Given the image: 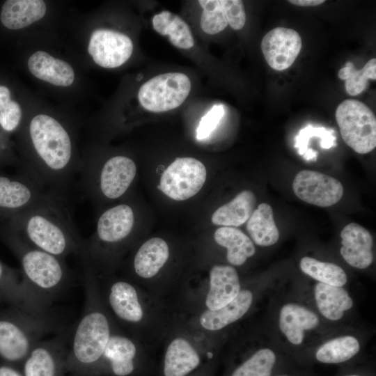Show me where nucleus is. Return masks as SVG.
Segmentation results:
<instances>
[{"label": "nucleus", "mask_w": 376, "mask_h": 376, "mask_svg": "<svg viewBox=\"0 0 376 376\" xmlns=\"http://www.w3.org/2000/svg\"><path fill=\"white\" fill-rule=\"evenodd\" d=\"M347 376H359V375H347Z\"/></svg>", "instance_id": "obj_44"}, {"label": "nucleus", "mask_w": 376, "mask_h": 376, "mask_svg": "<svg viewBox=\"0 0 376 376\" xmlns=\"http://www.w3.org/2000/svg\"><path fill=\"white\" fill-rule=\"evenodd\" d=\"M256 203L254 193L249 189L244 190L230 202L217 208L211 217V221L217 226H240L247 221Z\"/></svg>", "instance_id": "obj_25"}, {"label": "nucleus", "mask_w": 376, "mask_h": 376, "mask_svg": "<svg viewBox=\"0 0 376 376\" xmlns=\"http://www.w3.org/2000/svg\"><path fill=\"white\" fill-rule=\"evenodd\" d=\"M228 24L234 30L241 29L246 22V13L242 1L222 0Z\"/></svg>", "instance_id": "obj_40"}, {"label": "nucleus", "mask_w": 376, "mask_h": 376, "mask_svg": "<svg viewBox=\"0 0 376 376\" xmlns=\"http://www.w3.org/2000/svg\"><path fill=\"white\" fill-rule=\"evenodd\" d=\"M0 300L10 307L36 315H49V305L34 292L24 279L21 270L12 268L1 260Z\"/></svg>", "instance_id": "obj_12"}, {"label": "nucleus", "mask_w": 376, "mask_h": 376, "mask_svg": "<svg viewBox=\"0 0 376 376\" xmlns=\"http://www.w3.org/2000/svg\"><path fill=\"white\" fill-rule=\"evenodd\" d=\"M0 239L17 258L28 285L50 306L71 279L65 260L29 244L3 226H0Z\"/></svg>", "instance_id": "obj_4"}, {"label": "nucleus", "mask_w": 376, "mask_h": 376, "mask_svg": "<svg viewBox=\"0 0 376 376\" xmlns=\"http://www.w3.org/2000/svg\"><path fill=\"white\" fill-rule=\"evenodd\" d=\"M246 228L252 240L258 246L273 245L279 238L272 207L265 203L259 204L254 209L246 221Z\"/></svg>", "instance_id": "obj_29"}, {"label": "nucleus", "mask_w": 376, "mask_h": 376, "mask_svg": "<svg viewBox=\"0 0 376 376\" xmlns=\"http://www.w3.org/2000/svg\"><path fill=\"white\" fill-rule=\"evenodd\" d=\"M0 226L62 259L72 253L81 256L84 240L73 222L68 196L46 190L40 200Z\"/></svg>", "instance_id": "obj_2"}, {"label": "nucleus", "mask_w": 376, "mask_h": 376, "mask_svg": "<svg viewBox=\"0 0 376 376\" xmlns=\"http://www.w3.org/2000/svg\"><path fill=\"white\" fill-rule=\"evenodd\" d=\"M200 363L194 347L185 339L176 338L169 345L164 358V376H185Z\"/></svg>", "instance_id": "obj_28"}, {"label": "nucleus", "mask_w": 376, "mask_h": 376, "mask_svg": "<svg viewBox=\"0 0 376 376\" xmlns=\"http://www.w3.org/2000/svg\"><path fill=\"white\" fill-rule=\"evenodd\" d=\"M318 324V315L304 306L288 304L281 309L280 329L288 340L294 345L302 343L304 331L313 329Z\"/></svg>", "instance_id": "obj_21"}, {"label": "nucleus", "mask_w": 376, "mask_h": 376, "mask_svg": "<svg viewBox=\"0 0 376 376\" xmlns=\"http://www.w3.org/2000/svg\"><path fill=\"white\" fill-rule=\"evenodd\" d=\"M253 295L248 290L240 291L230 302L217 310H207L200 317L201 326L207 330H219L241 318L250 308Z\"/></svg>", "instance_id": "obj_23"}, {"label": "nucleus", "mask_w": 376, "mask_h": 376, "mask_svg": "<svg viewBox=\"0 0 376 376\" xmlns=\"http://www.w3.org/2000/svg\"><path fill=\"white\" fill-rule=\"evenodd\" d=\"M55 329L49 315H36L15 307L0 311V359L10 363L23 361Z\"/></svg>", "instance_id": "obj_6"}, {"label": "nucleus", "mask_w": 376, "mask_h": 376, "mask_svg": "<svg viewBox=\"0 0 376 376\" xmlns=\"http://www.w3.org/2000/svg\"><path fill=\"white\" fill-rule=\"evenodd\" d=\"M292 189L300 200L322 207L337 203L344 192L339 180L311 170H302L297 173L292 182Z\"/></svg>", "instance_id": "obj_13"}, {"label": "nucleus", "mask_w": 376, "mask_h": 376, "mask_svg": "<svg viewBox=\"0 0 376 376\" xmlns=\"http://www.w3.org/2000/svg\"><path fill=\"white\" fill-rule=\"evenodd\" d=\"M22 158L18 172L51 190L68 196L70 182L79 173L72 135L56 118L38 113L22 132Z\"/></svg>", "instance_id": "obj_1"}, {"label": "nucleus", "mask_w": 376, "mask_h": 376, "mask_svg": "<svg viewBox=\"0 0 376 376\" xmlns=\"http://www.w3.org/2000/svg\"><path fill=\"white\" fill-rule=\"evenodd\" d=\"M136 347L132 340L119 334H111L102 359H105L116 376H127L134 370Z\"/></svg>", "instance_id": "obj_26"}, {"label": "nucleus", "mask_w": 376, "mask_h": 376, "mask_svg": "<svg viewBox=\"0 0 376 376\" xmlns=\"http://www.w3.org/2000/svg\"><path fill=\"white\" fill-rule=\"evenodd\" d=\"M240 291L236 269L228 265H214L210 272V289L206 305L210 310H217L234 299Z\"/></svg>", "instance_id": "obj_19"}, {"label": "nucleus", "mask_w": 376, "mask_h": 376, "mask_svg": "<svg viewBox=\"0 0 376 376\" xmlns=\"http://www.w3.org/2000/svg\"><path fill=\"white\" fill-rule=\"evenodd\" d=\"M46 12L42 0H7L0 10V23L8 30H20L43 18Z\"/></svg>", "instance_id": "obj_20"}, {"label": "nucleus", "mask_w": 376, "mask_h": 376, "mask_svg": "<svg viewBox=\"0 0 376 376\" xmlns=\"http://www.w3.org/2000/svg\"><path fill=\"white\" fill-rule=\"evenodd\" d=\"M338 76L345 80L347 93L352 96L357 95L368 87V79H376V59L371 58L360 70H356L352 62H347L339 70Z\"/></svg>", "instance_id": "obj_35"}, {"label": "nucleus", "mask_w": 376, "mask_h": 376, "mask_svg": "<svg viewBox=\"0 0 376 376\" xmlns=\"http://www.w3.org/2000/svg\"><path fill=\"white\" fill-rule=\"evenodd\" d=\"M134 224V209L127 203L104 210L97 217L94 234L84 241L80 256L81 262L95 258L106 245L117 244L127 240L132 233Z\"/></svg>", "instance_id": "obj_8"}, {"label": "nucleus", "mask_w": 376, "mask_h": 376, "mask_svg": "<svg viewBox=\"0 0 376 376\" xmlns=\"http://www.w3.org/2000/svg\"><path fill=\"white\" fill-rule=\"evenodd\" d=\"M224 113L222 104H214L201 119L196 130L197 139L203 140L208 137L218 125Z\"/></svg>", "instance_id": "obj_39"}, {"label": "nucleus", "mask_w": 376, "mask_h": 376, "mask_svg": "<svg viewBox=\"0 0 376 376\" xmlns=\"http://www.w3.org/2000/svg\"><path fill=\"white\" fill-rule=\"evenodd\" d=\"M69 333L60 331L38 342L23 361L24 376H58L61 359L67 356Z\"/></svg>", "instance_id": "obj_15"}, {"label": "nucleus", "mask_w": 376, "mask_h": 376, "mask_svg": "<svg viewBox=\"0 0 376 376\" xmlns=\"http://www.w3.org/2000/svg\"><path fill=\"white\" fill-rule=\"evenodd\" d=\"M340 253L350 265L366 269L373 261V239L370 232L357 223H350L340 232Z\"/></svg>", "instance_id": "obj_17"}, {"label": "nucleus", "mask_w": 376, "mask_h": 376, "mask_svg": "<svg viewBox=\"0 0 376 376\" xmlns=\"http://www.w3.org/2000/svg\"><path fill=\"white\" fill-rule=\"evenodd\" d=\"M325 1L324 0H290V2L292 4L299 6H317L323 3Z\"/></svg>", "instance_id": "obj_42"}, {"label": "nucleus", "mask_w": 376, "mask_h": 376, "mask_svg": "<svg viewBox=\"0 0 376 376\" xmlns=\"http://www.w3.org/2000/svg\"><path fill=\"white\" fill-rule=\"evenodd\" d=\"M203 8L201 17L202 30L210 35H214L224 30L228 26L222 0H200Z\"/></svg>", "instance_id": "obj_36"}, {"label": "nucleus", "mask_w": 376, "mask_h": 376, "mask_svg": "<svg viewBox=\"0 0 376 376\" xmlns=\"http://www.w3.org/2000/svg\"><path fill=\"white\" fill-rule=\"evenodd\" d=\"M301 49L300 35L295 30L285 27L272 29L261 42V49L267 64L278 71L290 68Z\"/></svg>", "instance_id": "obj_16"}, {"label": "nucleus", "mask_w": 376, "mask_h": 376, "mask_svg": "<svg viewBox=\"0 0 376 376\" xmlns=\"http://www.w3.org/2000/svg\"><path fill=\"white\" fill-rule=\"evenodd\" d=\"M82 265L84 309L69 333L67 357L74 364L86 368L102 359L112 334L109 319L100 308L94 272L86 265Z\"/></svg>", "instance_id": "obj_3"}, {"label": "nucleus", "mask_w": 376, "mask_h": 376, "mask_svg": "<svg viewBox=\"0 0 376 376\" xmlns=\"http://www.w3.org/2000/svg\"><path fill=\"white\" fill-rule=\"evenodd\" d=\"M22 109L10 86L0 83V132L8 137L21 127Z\"/></svg>", "instance_id": "obj_34"}, {"label": "nucleus", "mask_w": 376, "mask_h": 376, "mask_svg": "<svg viewBox=\"0 0 376 376\" xmlns=\"http://www.w3.org/2000/svg\"><path fill=\"white\" fill-rule=\"evenodd\" d=\"M206 175V169L201 161L178 157L163 172L158 189L173 200H187L201 189Z\"/></svg>", "instance_id": "obj_10"}, {"label": "nucleus", "mask_w": 376, "mask_h": 376, "mask_svg": "<svg viewBox=\"0 0 376 376\" xmlns=\"http://www.w3.org/2000/svg\"><path fill=\"white\" fill-rule=\"evenodd\" d=\"M275 361L276 356L272 350L260 349L240 366L231 376H270Z\"/></svg>", "instance_id": "obj_37"}, {"label": "nucleus", "mask_w": 376, "mask_h": 376, "mask_svg": "<svg viewBox=\"0 0 376 376\" xmlns=\"http://www.w3.org/2000/svg\"><path fill=\"white\" fill-rule=\"evenodd\" d=\"M136 171L134 161L125 155H116L102 163L86 157L81 159L79 184L87 199L116 200L126 194Z\"/></svg>", "instance_id": "obj_5"}, {"label": "nucleus", "mask_w": 376, "mask_h": 376, "mask_svg": "<svg viewBox=\"0 0 376 376\" xmlns=\"http://www.w3.org/2000/svg\"><path fill=\"white\" fill-rule=\"evenodd\" d=\"M27 66L34 77L54 86L67 87L74 83L75 75L71 65L45 51H37L31 54Z\"/></svg>", "instance_id": "obj_18"}, {"label": "nucleus", "mask_w": 376, "mask_h": 376, "mask_svg": "<svg viewBox=\"0 0 376 376\" xmlns=\"http://www.w3.org/2000/svg\"><path fill=\"white\" fill-rule=\"evenodd\" d=\"M301 271L319 283L342 287L347 282L345 272L340 266L328 262H322L313 258L305 256L299 263Z\"/></svg>", "instance_id": "obj_32"}, {"label": "nucleus", "mask_w": 376, "mask_h": 376, "mask_svg": "<svg viewBox=\"0 0 376 376\" xmlns=\"http://www.w3.org/2000/svg\"><path fill=\"white\" fill-rule=\"evenodd\" d=\"M169 256V246L163 239H149L142 244L134 257V272L144 279L152 277L164 266Z\"/></svg>", "instance_id": "obj_24"}, {"label": "nucleus", "mask_w": 376, "mask_h": 376, "mask_svg": "<svg viewBox=\"0 0 376 376\" xmlns=\"http://www.w3.org/2000/svg\"><path fill=\"white\" fill-rule=\"evenodd\" d=\"M0 376H24L15 368L8 365L0 366Z\"/></svg>", "instance_id": "obj_43"}, {"label": "nucleus", "mask_w": 376, "mask_h": 376, "mask_svg": "<svg viewBox=\"0 0 376 376\" xmlns=\"http://www.w3.org/2000/svg\"><path fill=\"white\" fill-rule=\"evenodd\" d=\"M191 88L189 78L181 72L158 75L145 82L138 92L141 105L152 112H164L180 106Z\"/></svg>", "instance_id": "obj_9"}, {"label": "nucleus", "mask_w": 376, "mask_h": 376, "mask_svg": "<svg viewBox=\"0 0 376 376\" xmlns=\"http://www.w3.org/2000/svg\"><path fill=\"white\" fill-rule=\"evenodd\" d=\"M19 159L13 152L8 137L0 132V169L12 166L19 169Z\"/></svg>", "instance_id": "obj_41"}, {"label": "nucleus", "mask_w": 376, "mask_h": 376, "mask_svg": "<svg viewBox=\"0 0 376 376\" xmlns=\"http://www.w3.org/2000/svg\"><path fill=\"white\" fill-rule=\"evenodd\" d=\"M360 349L358 340L352 336H343L331 339L316 352V359L325 363H338L349 360Z\"/></svg>", "instance_id": "obj_33"}, {"label": "nucleus", "mask_w": 376, "mask_h": 376, "mask_svg": "<svg viewBox=\"0 0 376 376\" xmlns=\"http://www.w3.org/2000/svg\"><path fill=\"white\" fill-rule=\"evenodd\" d=\"M315 298L322 315L334 321L340 319L353 305L352 299L344 288L322 283L315 287Z\"/></svg>", "instance_id": "obj_30"}, {"label": "nucleus", "mask_w": 376, "mask_h": 376, "mask_svg": "<svg viewBox=\"0 0 376 376\" xmlns=\"http://www.w3.org/2000/svg\"><path fill=\"white\" fill-rule=\"evenodd\" d=\"M312 137L320 138L321 148L329 149L336 146V136L334 130L308 125L301 129L295 137V147L299 155L303 156L308 150V140Z\"/></svg>", "instance_id": "obj_38"}, {"label": "nucleus", "mask_w": 376, "mask_h": 376, "mask_svg": "<svg viewBox=\"0 0 376 376\" xmlns=\"http://www.w3.org/2000/svg\"><path fill=\"white\" fill-rule=\"evenodd\" d=\"M131 38L121 32L108 29H95L91 35L88 52L93 61L104 68H116L132 56Z\"/></svg>", "instance_id": "obj_14"}, {"label": "nucleus", "mask_w": 376, "mask_h": 376, "mask_svg": "<svg viewBox=\"0 0 376 376\" xmlns=\"http://www.w3.org/2000/svg\"><path fill=\"white\" fill-rule=\"evenodd\" d=\"M152 23L154 30L163 36H167L175 47L188 49L194 46V40L189 25L176 14L163 10L154 15Z\"/></svg>", "instance_id": "obj_31"}, {"label": "nucleus", "mask_w": 376, "mask_h": 376, "mask_svg": "<svg viewBox=\"0 0 376 376\" xmlns=\"http://www.w3.org/2000/svg\"><path fill=\"white\" fill-rule=\"evenodd\" d=\"M335 116L342 139L356 152L366 154L375 148V116L363 102L345 100L338 104Z\"/></svg>", "instance_id": "obj_7"}, {"label": "nucleus", "mask_w": 376, "mask_h": 376, "mask_svg": "<svg viewBox=\"0 0 376 376\" xmlns=\"http://www.w3.org/2000/svg\"><path fill=\"white\" fill-rule=\"evenodd\" d=\"M46 190L28 175L0 169V225L40 200Z\"/></svg>", "instance_id": "obj_11"}, {"label": "nucleus", "mask_w": 376, "mask_h": 376, "mask_svg": "<svg viewBox=\"0 0 376 376\" xmlns=\"http://www.w3.org/2000/svg\"><path fill=\"white\" fill-rule=\"evenodd\" d=\"M108 302L114 314L121 320L135 323L143 318V309L134 287L128 282L118 281L111 284Z\"/></svg>", "instance_id": "obj_22"}, {"label": "nucleus", "mask_w": 376, "mask_h": 376, "mask_svg": "<svg viewBox=\"0 0 376 376\" xmlns=\"http://www.w3.org/2000/svg\"><path fill=\"white\" fill-rule=\"evenodd\" d=\"M214 237L218 244L226 248V258L233 265H242L256 252L251 240L236 227H220L215 230Z\"/></svg>", "instance_id": "obj_27"}]
</instances>
